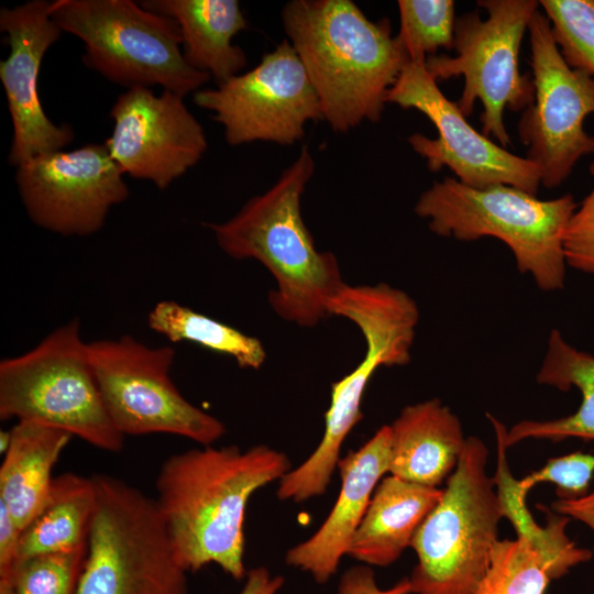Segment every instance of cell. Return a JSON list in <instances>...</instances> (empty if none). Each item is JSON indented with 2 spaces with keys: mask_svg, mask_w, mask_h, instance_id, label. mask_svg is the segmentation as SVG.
<instances>
[{
  "mask_svg": "<svg viewBox=\"0 0 594 594\" xmlns=\"http://www.w3.org/2000/svg\"><path fill=\"white\" fill-rule=\"evenodd\" d=\"M282 19L331 129L377 122L409 62L389 21H371L351 0H293Z\"/></svg>",
  "mask_w": 594,
  "mask_h": 594,
  "instance_id": "cell-2",
  "label": "cell"
},
{
  "mask_svg": "<svg viewBox=\"0 0 594 594\" xmlns=\"http://www.w3.org/2000/svg\"><path fill=\"white\" fill-rule=\"evenodd\" d=\"M194 102L213 113L232 146L256 141L293 145L308 122L323 120L318 95L288 40L251 70L217 88L199 89Z\"/></svg>",
  "mask_w": 594,
  "mask_h": 594,
  "instance_id": "cell-13",
  "label": "cell"
},
{
  "mask_svg": "<svg viewBox=\"0 0 594 594\" xmlns=\"http://www.w3.org/2000/svg\"><path fill=\"white\" fill-rule=\"evenodd\" d=\"M0 30L10 46L8 57L0 62L12 121L9 162L18 167L34 156L62 151L74 140L68 124L57 125L45 114L38 91L43 57L63 31L51 16V2L45 0L2 7Z\"/></svg>",
  "mask_w": 594,
  "mask_h": 594,
  "instance_id": "cell-17",
  "label": "cell"
},
{
  "mask_svg": "<svg viewBox=\"0 0 594 594\" xmlns=\"http://www.w3.org/2000/svg\"><path fill=\"white\" fill-rule=\"evenodd\" d=\"M528 33L535 95L517 132L527 146L525 157L539 168L541 185L554 188L582 157L594 154V135L584 130L586 117L594 116V77L566 64L543 12L532 15Z\"/></svg>",
  "mask_w": 594,
  "mask_h": 594,
  "instance_id": "cell-12",
  "label": "cell"
},
{
  "mask_svg": "<svg viewBox=\"0 0 594 594\" xmlns=\"http://www.w3.org/2000/svg\"><path fill=\"white\" fill-rule=\"evenodd\" d=\"M539 4L566 64L594 77V0H541Z\"/></svg>",
  "mask_w": 594,
  "mask_h": 594,
  "instance_id": "cell-29",
  "label": "cell"
},
{
  "mask_svg": "<svg viewBox=\"0 0 594 594\" xmlns=\"http://www.w3.org/2000/svg\"><path fill=\"white\" fill-rule=\"evenodd\" d=\"M0 466V502L23 530L46 503L54 477L52 470L74 437L66 430L18 421Z\"/></svg>",
  "mask_w": 594,
  "mask_h": 594,
  "instance_id": "cell-22",
  "label": "cell"
},
{
  "mask_svg": "<svg viewBox=\"0 0 594 594\" xmlns=\"http://www.w3.org/2000/svg\"><path fill=\"white\" fill-rule=\"evenodd\" d=\"M140 4L178 23L185 61L196 70L213 76L218 85L246 66L244 51L232 43L248 28L239 1L146 0Z\"/></svg>",
  "mask_w": 594,
  "mask_h": 594,
  "instance_id": "cell-20",
  "label": "cell"
},
{
  "mask_svg": "<svg viewBox=\"0 0 594 594\" xmlns=\"http://www.w3.org/2000/svg\"><path fill=\"white\" fill-rule=\"evenodd\" d=\"M111 135L105 142L123 175L166 189L194 167L208 148L204 128L169 90L158 96L146 87L121 94L113 103Z\"/></svg>",
  "mask_w": 594,
  "mask_h": 594,
  "instance_id": "cell-16",
  "label": "cell"
},
{
  "mask_svg": "<svg viewBox=\"0 0 594 594\" xmlns=\"http://www.w3.org/2000/svg\"><path fill=\"white\" fill-rule=\"evenodd\" d=\"M487 458L485 443L468 437L440 502L413 538L411 594L477 593L503 518Z\"/></svg>",
  "mask_w": 594,
  "mask_h": 594,
  "instance_id": "cell-8",
  "label": "cell"
},
{
  "mask_svg": "<svg viewBox=\"0 0 594 594\" xmlns=\"http://www.w3.org/2000/svg\"><path fill=\"white\" fill-rule=\"evenodd\" d=\"M576 207L571 194L543 200L509 185L473 188L444 177L420 195L415 212L440 237L501 240L520 273L541 290L553 292L564 287L563 232Z\"/></svg>",
  "mask_w": 594,
  "mask_h": 594,
  "instance_id": "cell-4",
  "label": "cell"
},
{
  "mask_svg": "<svg viewBox=\"0 0 594 594\" xmlns=\"http://www.w3.org/2000/svg\"><path fill=\"white\" fill-rule=\"evenodd\" d=\"M51 16L82 43L84 64L127 87L161 86L182 97L210 75L187 64L178 23L131 0H55Z\"/></svg>",
  "mask_w": 594,
  "mask_h": 594,
  "instance_id": "cell-7",
  "label": "cell"
},
{
  "mask_svg": "<svg viewBox=\"0 0 594 594\" xmlns=\"http://www.w3.org/2000/svg\"><path fill=\"white\" fill-rule=\"evenodd\" d=\"M147 324L172 342H193L229 355L243 369L257 370L266 360V351L257 338L174 300L157 302L147 316Z\"/></svg>",
  "mask_w": 594,
  "mask_h": 594,
  "instance_id": "cell-26",
  "label": "cell"
},
{
  "mask_svg": "<svg viewBox=\"0 0 594 594\" xmlns=\"http://www.w3.org/2000/svg\"><path fill=\"white\" fill-rule=\"evenodd\" d=\"M494 427L497 446V464L493 479L503 517L507 518L517 538L526 540L532 546L554 569L558 578L564 576L572 568L590 561L593 552L576 546L566 535L570 518L556 514L548 508L546 526H540L532 518L524 495L509 469L507 462V446L505 438L506 427L495 417L487 415Z\"/></svg>",
  "mask_w": 594,
  "mask_h": 594,
  "instance_id": "cell-25",
  "label": "cell"
},
{
  "mask_svg": "<svg viewBox=\"0 0 594 594\" xmlns=\"http://www.w3.org/2000/svg\"><path fill=\"white\" fill-rule=\"evenodd\" d=\"M16 168L15 180L29 218L65 237L98 232L110 208L130 195L105 143L41 154Z\"/></svg>",
  "mask_w": 594,
  "mask_h": 594,
  "instance_id": "cell-15",
  "label": "cell"
},
{
  "mask_svg": "<svg viewBox=\"0 0 594 594\" xmlns=\"http://www.w3.org/2000/svg\"><path fill=\"white\" fill-rule=\"evenodd\" d=\"M389 430L388 473L430 487L449 479L466 442L459 418L438 398L406 406Z\"/></svg>",
  "mask_w": 594,
  "mask_h": 594,
  "instance_id": "cell-19",
  "label": "cell"
},
{
  "mask_svg": "<svg viewBox=\"0 0 594 594\" xmlns=\"http://www.w3.org/2000/svg\"><path fill=\"white\" fill-rule=\"evenodd\" d=\"M290 470L284 452L264 444L245 451L202 446L169 455L156 477L155 501L184 570L215 563L234 580H244L248 502Z\"/></svg>",
  "mask_w": 594,
  "mask_h": 594,
  "instance_id": "cell-1",
  "label": "cell"
},
{
  "mask_svg": "<svg viewBox=\"0 0 594 594\" xmlns=\"http://www.w3.org/2000/svg\"><path fill=\"white\" fill-rule=\"evenodd\" d=\"M386 101L424 113L436 127V139L421 133L408 138L430 172L448 167L460 183L473 188L504 184L537 196L541 185L537 165L476 131L457 102L442 94L426 68V59L406 64Z\"/></svg>",
  "mask_w": 594,
  "mask_h": 594,
  "instance_id": "cell-14",
  "label": "cell"
},
{
  "mask_svg": "<svg viewBox=\"0 0 594 594\" xmlns=\"http://www.w3.org/2000/svg\"><path fill=\"white\" fill-rule=\"evenodd\" d=\"M34 421L68 431L109 452L123 448L74 319L32 350L0 362V419Z\"/></svg>",
  "mask_w": 594,
  "mask_h": 594,
  "instance_id": "cell-6",
  "label": "cell"
},
{
  "mask_svg": "<svg viewBox=\"0 0 594 594\" xmlns=\"http://www.w3.org/2000/svg\"><path fill=\"white\" fill-rule=\"evenodd\" d=\"M87 546L19 561L7 580L13 594H76Z\"/></svg>",
  "mask_w": 594,
  "mask_h": 594,
  "instance_id": "cell-30",
  "label": "cell"
},
{
  "mask_svg": "<svg viewBox=\"0 0 594 594\" xmlns=\"http://www.w3.org/2000/svg\"><path fill=\"white\" fill-rule=\"evenodd\" d=\"M10 441H11V432L2 430L0 432V450H1V453H6V451L8 450L9 446H10Z\"/></svg>",
  "mask_w": 594,
  "mask_h": 594,
  "instance_id": "cell-37",
  "label": "cell"
},
{
  "mask_svg": "<svg viewBox=\"0 0 594 594\" xmlns=\"http://www.w3.org/2000/svg\"><path fill=\"white\" fill-rule=\"evenodd\" d=\"M588 170L594 177V162ZM562 243L566 265L594 275V187L571 216Z\"/></svg>",
  "mask_w": 594,
  "mask_h": 594,
  "instance_id": "cell-32",
  "label": "cell"
},
{
  "mask_svg": "<svg viewBox=\"0 0 594 594\" xmlns=\"http://www.w3.org/2000/svg\"><path fill=\"white\" fill-rule=\"evenodd\" d=\"M391 464V430L383 426L359 450L338 462L341 488L338 498L319 529L286 553V563L309 573L324 584L336 574L348 553L373 493Z\"/></svg>",
  "mask_w": 594,
  "mask_h": 594,
  "instance_id": "cell-18",
  "label": "cell"
},
{
  "mask_svg": "<svg viewBox=\"0 0 594 594\" xmlns=\"http://www.w3.org/2000/svg\"><path fill=\"white\" fill-rule=\"evenodd\" d=\"M338 594H411V584L408 578L402 579L389 588H381L375 574L370 566L355 565L348 569L341 576Z\"/></svg>",
  "mask_w": 594,
  "mask_h": 594,
  "instance_id": "cell-33",
  "label": "cell"
},
{
  "mask_svg": "<svg viewBox=\"0 0 594 594\" xmlns=\"http://www.w3.org/2000/svg\"><path fill=\"white\" fill-rule=\"evenodd\" d=\"M477 11L457 18L455 56L432 55L426 59L431 77L446 80L463 77L464 87L457 101L465 116L482 103V133L506 148L512 144L504 124V110L524 111L534 100L535 86L529 74L519 70L520 45L532 15L539 10L536 0H480Z\"/></svg>",
  "mask_w": 594,
  "mask_h": 594,
  "instance_id": "cell-10",
  "label": "cell"
},
{
  "mask_svg": "<svg viewBox=\"0 0 594 594\" xmlns=\"http://www.w3.org/2000/svg\"><path fill=\"white\" fill-rule=\"evenodd\" d=\"M551 508L556 514L583 522L594 532V491L576 499L558 498Z\"/></svg>",
  "mask_w": 594,
  "mask_h": 594,
  "instance_id": "cell-35",
  "label": "cell"
},
{
  "mask_svg": "<svg viewBox=\"0 0 594 594\" xmlns=\"http://www.w3.org/2000/svg\"><path fill=\"white\" fill-rule=\"evenodd\" d=\"M284 584V578L272 575L264 566L248 571L244 585L238 594H276Z\"/></svg>",
  "mask_w": 594,
  "mask_h": 594,
  "instance_id": "cell-36",
  "label": "cell"
},
{
  "mask_svg": "<svg viewBox=\"0 0 594 594\" xmlns=\"http://www.w3.org/2000/svg\"><path fill=\"white\" fill-rule=\"evenodd\" d=\"M536 380L563 392L576 387L581 393V404L573 414L562 418L515 424L506 433L507 448L525 439L558 442L579 438L594 441V356L570 345L554 329Z\"/></svg>",
  "mask_w": 594,
  "mask_h": 594,
  "instance_id": "cell-23",
  "label": "cell"
},
{
  "mask_svg": "<svg viewBox=\"0 0 594 594\" xmlns=\"http://www.w3.org/2000/svg\"><path fill=\"white\" fill-rule=\"evenodd\" d=\"M88 350L108 414L124 437L170 433L211 446L226 433L219 419L189 403L173 383L170 346L122 336L89 342Z\"/></svg>",
  "mask_w": 594,
  "mask_h": 594,
  "instance_id": "cell-11",
  "label": "cell"
},
{
  "mask_svg": "<svg viewBox=\"0 0 594 594\" xmlns=\"http://www.w3.org/2000/svg\"><path fill=\"white\" fill-rule=\"evenodd\" d=\"M331 312L359 327L366 343L365 355L354 370L332 383L321 441L307 460L279 481L280 501L301 503L326 492L342 443L362 418V398L373 374L382 366L406 365L411 359L419 309L404 290L385 283L345 285L333 300Z\"/></svg>",
  "mask_w": 594,
  "mask_h": 594,
  "instance_id": "cell-5",
  "label": "cell"
},
{
  "mask_svg": "<svg viewBox=\"0 0 594 594\" xmlns=\"http://www.w3.org/2000/svg\"><path fill=\"white\" fill-rule=\"evenodd\" d=\"M314 173L315 160L302 146L271 188L250 198L226 222L206 224L227 255L255 260L271 273V308L300 327L330 316V304L345 285L337 257L317 250L301 216V196Z\"/></svg>",
  "mask_w": 594,
  "mask_h": 594,
  "instance_id": "cell-3",
  "label": "cell"
},
{
  "mask_svg": "<svg viewBox=\"0 0 594 594\" xmlns=\"http://www.w3.org/2000/svg\"><path fill=\"white\" fill-rule=\"evenodd\" d=\"M396 40L409 61L427 59L454 43L455 4L452 0H399Z\"/></svg>",
  "mask_w": 594,
  "mask_h": 594,
  "instance_id": "cell-28",
  "label": "cell"
},
{
  "mask_svg": "<svg viewBox=\"0 0 594 594\" xmlns=\"http://www.w3.org/2000/svg\"><path fill=\"white\" fill-rule=\"evenodd\" d=\"M442 494L438 487L386 476L376 486L346 554L369 565H391L410 547Z\"/></svg>",
  "mask_w": 594,
  "mask_h": 594,
  "instance_id": "cell-21",
  "label": "cell"
},
{
  "mask_svg": "<svg viewBox=\"0 0 594 594\" xmlns=\"http://www.w3.org/2000/svg\"><path fill=\"white\" fill-rule=\"evenodd\" d=\"M96 499L92 476L63 473L54 477L43 508L21 531L15 564L34 556L86 547Z\"/></svg>",
  "mask_w": 594,
  "mask_h": 594,
  "instance_id": "cell-24",
  "label": "cell"
},
{
  "mask_svg": "<svg viewBox=\"0 0 594 594\" xmlns=\"http://www.w3.org/2000/svg\"><path fill=\"white\" fill-rule=\"evenodd\" d=\"M21 531L4 503L0 502V580L8 579L13 570Z\"/></svg>",
  "mask_w": 594,
  "mask_h": 594,
  "instance_id": "cell-34",
  "label": "cell"
},
{
  "mask_svg": "<svg viewBox=\"0 0 594 594\" xmlns=\"http://www.w3.org/2000/svg\"><path fill=\"white\" fill-rule=\"evenodd\" d=\"M0 594H13L9 583L0 581Z\"/></svg>",
  "mask_w": 594,
  "mask_h": 594,
  "instance_id": "cell-38",
  "label": "cell"
},
{
  "mask_svg": "<svg viewBox=\"0 0 594 594\" xmlns=\"http://www.w3.org/2000/svg\"><path fill=\"white\" fill-rule=\"evenodd\" d=\"M552 565L526 540H497L476 594H544L558 580Z\"/></svg>",
  "mask_w": 594,
  "mask_h": 594,
  "instance_id": "cell-27",
  "label": "cell"
},
{
  "mask_svg": "<svg viewBox=\"0 0 594 594\" xmlns=\"http://www.w3.org/2000/svg\"><path fill=\"white\" fill-rule=\"evenodd\" d=\"M92 479L97 499L76 594H188L156 501L111 475Z\"/></svg>",
  "mask_w": 594,
  "mask_h": 594,
  "instance_id": "cell-9",
  "label": "cell"
},
{
  "mask_svg": "<svg viewBox=\"0 0 594 594\" xmlns=\"http://www.w3.org/2000/svg\"><path fill=\"white\" fill-rule=\"evenodd\" d=\"M594 480V454L581 451L552 458L538 471L518 480L524 495L537 484L556 485L559 499H576L590 492Z\"/></svg>",
  "mask_w": 594,
  "mask_h": 594,
  "instance_id": "cell-31",
  "label": "cell"
}]
</instances>
